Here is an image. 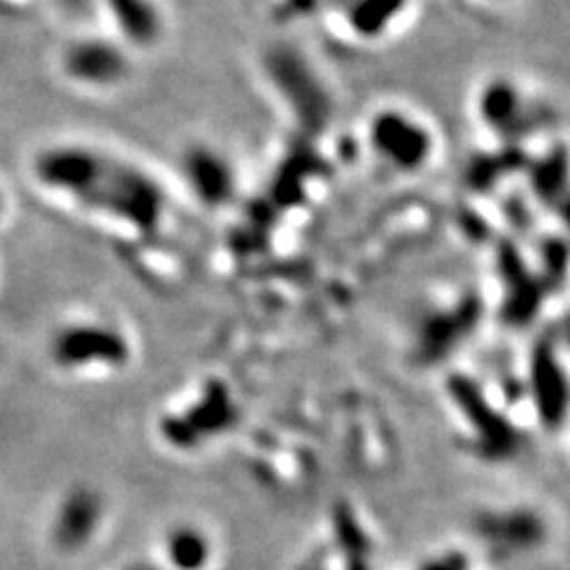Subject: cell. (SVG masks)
Masks as SVG:
<instances>
[{
  "label": "cell",
  "instance_id": "6da1fadb",
  "mask_svg": "<svg viewBox=\"0 0 570 570\" xmlns=\"http://www.w3.org/2000/svg\"><path fill=\"white\" fill-rule=\"evenodd\" d=\"M65 75L86 88H112L127 77L124 52L100 39L75 41L62 56Z\"/></svg>",
  "mask_w": 570,
  "mask_h": 570
},
{
  "label": "cell",
  "instance_id": "7a4b0ae2",
  "mask_svg": "<svg viewBox=\"0 0 570 570\" xmlns=\"http://www.w3.org/2000/svg\"><path fill=\"white\" fill-rule=\"evenodd\" d=\"M534 366H538V402L544 421L557 425L566 412V381L549 354H540V360Z\"/></svg>",
  "mask_w": 570,
  "mask_h": 570
},
{
  "label": "cell",
  "instance_id": "3957f363",
  "mask_svg": "<svg viewBox=\"0 0 570 570\" xmlns=\"http://www.w3.org/2000/svg\"><path fill=\"white\" fill-rule=\"evenodd\" d=\"M171 557L178 566L184 568H198L203 561H205V544L203 540L198 538V534H178V538H174V551Z\"/></svg>",
  "mask_w": 570,
  "mask_h": 570
},
{
  "label": "cell",
  "instance_id": "277c9868",
  "mask_svg": "<svg viewBox=\"0 0 570 570\" xmlns=\"http://www.w3.org/2000/svg\"><path fill=\"white\" fill-rule=\"evenodd\" d=\"M75 335L79 337V341H83V343H94V333H88V335L75 333ZM98 343H100V335L96 337V350H98V352H102V354H107V356H110V354H112V352H110L112 347H115V350H119V345H117L119 341H115V343L110 341V343H105V345H98ZM77 347H81V345H77V343H67V350H77Z\"/></svg>",
  "mask_w": 570,
  "mask_h": 570
},
{
  "label": "cell",
  "instance_id": "5b68a950",
  "mask_svg": "<svg viewBox=\"0 0 570 570\" xmlns=\"http://www.w3.org/2000/svg\"><path fill=\"white\" fill-rule=\"evenodd\" d=\"M6 209H8V200H6V193H3V188H0V222H3V214H6Z\"/></svg>",
  "mask_w": 570,
  "mask_h": 570
}]
</instances>
